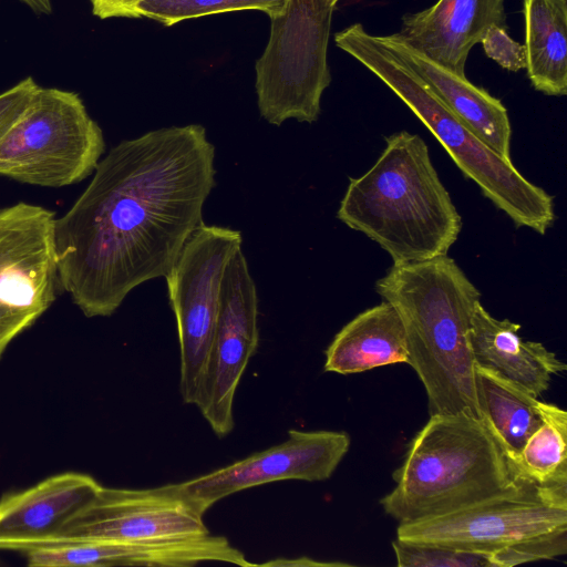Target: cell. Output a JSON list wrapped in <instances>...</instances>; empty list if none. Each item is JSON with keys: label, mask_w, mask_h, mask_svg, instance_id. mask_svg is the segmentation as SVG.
Segmentation results:
<instances>
[{"label": "cell", "mask_w": 567, "mask_h": 567, "mask_svg": "<svg viewBox=\"0 0 567 567\" xmlns=\"http://www.w3.org/2000/svg\"><path fill=\"white\" fill-rule=\"evenodd\" d=\"M284 3L285 0H142L134 9V18L169 27L187 19L238 10H260L270 16Z\"/></svg>", "instance_id": "23"}, {"label": "cell", "mask_w": 567, "mask_h": 567, "mask_svg": "<svg viewBox=\"0 0 567 567\" xmlns=\"http://www.w3.org/2000/svg\"><path fill=\"white\" fill-rule=\"evenodd\" d=\"M375 290L402 320L409 364L425 389L430 415L482 417L470 339L481 292L454 259L393 264Z\"/></svg>", "instance_id": "2"}, {"label": "cell", "mask_w": 567, "mask_h": 567, "mask_svg": "<svg viewBox=\"0 0 567 567\" xmlns=\"http://www.w3.org/2000/svg\"><path fill=\"white\" fill-rule=\"evenodd\" d=\"M255 566H274V567H315V566H351L347 563L339 561H319L309 557L300 558H276L262 564H256Z\"/></svg>", "instance_id": "29"}, {"label": "cell", "mask_w": 567, "mask_h": 567, "mask_svg": "<svg viewBox=\"0 0 567 567\" xmlns=\"http://www.w3.org/2000/svg\"><path fill=\"white\" fill-rule=\"evenodd\" d=\"M380 499L399 524L439 516L508 489L515 482L502 446L483 417L433 414L394 471Z\"/></svg>", "instance_id": "5"}, {"label": "cell", "mask_w": 567, "mask_h": 567, "mask_svg": "<svg viewBox=\"0 0 567 567\" xmlns=\"http://www.w3.org/2000/svg\"><path fill=\"white\" fill-rule=\"evenodd\" d=\"M337 217L381 246L393 264L445 256L462 229L426 143L408 131L388 136L373 166L350 179Z\"/></svg>", "instance_id": "3"}, {"label": "cell", "mask_w": 567, "mask_h": 567, "mask_svg": "<svg viewBox=\"0 0 567 567\" xmlns=\"http://www.w3.org/2000/svg\"><path fill=\"white\" fill-rule=\"evenodd\" d=\"M567 553V528L512 545L489 555L492 567H511Z\"/></svg>", "instance_id": "25"}, {"label": "cell", "mask_w": 567, "mask_h": 567, "mask_svg": "<svg viewBox=\"0 0 567 567\" xmlns=\"http://www.w3.org/2000/svg\"><path fill=\"white\" fill-rule=\"evenodd\" d=\"M349 447L350 436L346 432L290 430L282 443L177 486L204 516L220 499L251 487L287 480H328Z\"/></svg>", "instance_id": "13"}, {"label": "cell", "mask_w": 567, "mask_h": 567, "mask_svg": "<svg viewBox=\"0 0 567 567\" xmlns=\"http://www.w3.org/2000/svg\"><path fill=\"white\" fill-rule=\"evenodd\" d=\"M394 363L409 364L402 320L386 301L349 321L326 350L324 371L339 374L364 372Z\"/></svg>", "instance_id": "19"}, {"label": "cell", "mask_w": 567, "mask_h": 567, "mask_svg": "<svg viewBox=\"0 0 567 567\" xmlns=\"http://www.w3.org/2000/svg\"><path fill=\"white\" fill-rule=\"evenodd\" d=\"M214 161L200 124L124 140L100 159L53 225L60 288L85 317L113 315L134 288L168 274L203 223Z\"/></svg>", "instance_id": "1"}, {"label": "cell", "mask_w": 567, "mask_h": 567, "mask_svg": "<svg viewBox=\"0 0 567 567\" xmlns=\"http://www.w3.org/2000/svg\"><path fill=\"white\" fill-rule=\"evenodd\" d=\"M480 43L485 54L507 71L517 72L526 69L525 44L513 40L507 33V27H489Z\"/></svg>", "instance_id": "26"}, {"label": "cell", "mask_w": 567, "mask_h": 567, "mask_svg": "<svg viewBox=\"0 0 567 567\" xmlns=\"http://www.w3.org/2000/svg\"><path fill=\"white\" fill-rule=\"evenodd\" d=\"M40 86L28 76L0 93V140L32 100Z\"/></svg>", "instance_id": "27"}, {"label": "cell", "mask_w": 567, "mask_h": 567, "mask_svg": "<svg viewBox=\"0 0 567 567\" xmlns=\"http://www.w3.org/2000/svg\"><path fill=\"white\" fill-rule=\"evenodd\" d=\"M429 84L445 106L498 155L511 159L512 127L501 100L439 64L404 41L399 33L380 35Z\"/></svg>", "instance_id": "18"}, {"label": "cell", "mask_w": 567, "mask_h": 567, "mask_svg": "<svg viewBox=\"0 0 567 567\" xmlns=\"http://www.w3.org/2000/svg\"><path fill=\"white\" fill-rule=\"evenodd\" d=\"M92 12L100 19L134 18V9L142 0H90Z\"/></svg>", "instance_id": "28"}, {"label": "cell", "mask_w": 567, "mask_h": 567, "mask_svg": "<svg viewBox=\"0 0 567 567\" xmlns=\"http://www.w3.org/2000/svg\"><path fill=\"white\" fill-rule=\"evenodd\" d=\"M567 528V487L515 478L506 491L439 516L399 524L396 539L491 555Z\"/></svg>", "instance_id": "8"}, {"label": "cell", "mask_w": 567, "mask_h": 567, "mask_svg": "<svg viewBox=\"0 0 567 567\" xmlns=\"http://www.w3.org/2000/svg\"><path fill=\"white\" fill-rule=\"evenodd\" d=\"M203 515L181 493L177 483L154 488L102 486L42 546L80 542H158L209 534ZM41 547V546H40Z\"/></svg>", "instance_id": "12"}, {"label": "cell", "mask_w": 567, "mask_h": 567, "mask_svg": "<svg viewBox=\"0 0 567 567\" xmlns=\"http://www.w3.org/2000/svg\"><path fill=\"white\" fill-rule=\"evenodd\" d=\"M399 567H492L488 554L392 542Z\"/></svg>", "instance_id": "24"}, {"label": "cell", "mask_w": 567, "mask_h": 567, "mask_svg": "<svg viewBox=\"0 0 567 567\" xmlns=\"http://www.w3.org/2000/svg\"><path fill=\"white\" fill-rule=\"evenodd\" d=\"M526 70L536 91L567 94V0H524Z\"/></svg>", "instance_id": "20"}, {"label": "cell", "mask_w": 567, "mask_h": 567, "mask_svg": "<svg viewBox=\"0 0 567 567\" xmlns=\"http://www.w3.org/2000/svg\"><path fill=\"white\" fill-rule=\"evenodd\" d=\"M492 25L506 27L504 0H437L404 14L398 33L439 64L465 75L471 49Z\"/></svg>", "instance_id": "16"}, {"label": "cell", "mask_w": 567, "mask_h": 567, "mask_svg": "<svg viewBox=\"0 0 567 567\" xmlns=\"http://www.w3.org/2000/svg\"><path fill=\"white\" fill-rule=\"evenodd\" d=\"M258 342L257 290L239 248L225 267L215 332L194 404L218 437L234 429L236 390Z\"/></svg>", "instance_id": "11"}, {"label": "cell", "mask_w": 567, "mask_h": 567, "mask_svg": "<svg viewBox=\"0 0 567 567\" xmlns=\"http://www.w3.org/2000/svg\"><path fill=\"white\" fill-rule=\"evenodd\" d=\"M475 391L482 417L502 446L506 460L513 458L542 424L540 401L481 367H475Z\"/></svg>", "instance_id": "21"}, {"label": "cell", "mask_w": 567, "mask_h": 567, "mask_svg": "<svg viewBox=\"0 0 567 567\" xmlns=\"http://www.w3.org/2000/svg\"><path fill=\"white\" fill-rule=\"evenodd\" d=\"M519 329L518 323L496 319L478 303L470 336L474 362L538 398L567 367L543 343L523 340Z\"/></svg>", "instance_id": "17"}, {"label": "cell", "mask_w": 567, "mask_h": 567, "mask_svg": "<svg viewBox=\"0 0 567 567\" xmlns=\"http://www.w3.org/2000/svg\"><path fill=\"white\" fill-rule=\"evenodd\" d=\"M334 42L405 103L496 208L518 227L540 235L547 231L555 220L553 197L526 179L512 159L498 155L457 118L380 35L370 34L361 23H354L336 33Z\"/></svg>", "instance_id": "4"}, {"label": "cell", "mask_w": 567, "mask_h": 567, "mask_svg": "<svg viewBox=\"0 0 567 567\" xmlns=\"http://www.w3.org/2000/svg\"><path fill=\"white\" fill-rule=\"evenodd\" d=\"M54 219L48 208L23 202L0 208V359L55 300Z\"/></svg>", "instance_id": "10"}, {"label": "cell", "mask_w": 567, "mask_h": 567, "mask_svg": "<svg viewBox=\"0 0 567 567\" xmlns=\"http://www.w3.org/2000/svg\"><path fill=\"white\" fill-rule=\"evenodd\" d=\"M542 424L508 460L514 478L543 487H567V412L540 401Z\"/></svg>", "instance_id": "22"}, {"label": "cell", "mask_w": 567, "mask_h": 567, "mask_svg": "<svg viewBox=\"0 0 567 567\" xmlns=\"http://www.w3.org/2000/svg\"><path fill=\"white\" fill-rule=\"evenodd\" d=\"M105 142L80 95L39 87L0 140V176L42 187H64L93 174Z\"/></svg>", "instance_id": "6"}, {"label": "cell", "mask_w": 567, "mask_h": 567, "mask_svg": "<svg viewBox=\"0 0 567 567\" xmlns=\"http://www.w3.org/2000/svg\"><path fill=\"white\" fill-rule=\"evenodd\" d=\"M100 487L87 474L65 472L4 495L0 499V550L25 553L44 545Z\"/></svg>", "instance_id": "14"}, {"label": "cell", "mask_w": 567, "mask_h": 567, "mask_svg": "<svg viewBox=\"0 0 567 567\" xmlns=\"http://www.w3.org/2000/svg\"><path fill=\"white\" fill-rule=\"evenodd\" d=\"M49 567L157 566L190 567L202 563L255 566L224 536L212 535L158 540H80L52 545L43 551Z\"/></svg>", "instance_id": "15"}, {"label": "cell", "mask_w": 567, "mask_h": 567, "mask_svg": "<svg viewBox=\"0 0 567 567\" xmlns=\"http://www.w3.org/2000/svg\"><path fill=\"white\" fill-rule=\"evenodd\" d=\"M239 230L202 223L165 276L179 342V392L195 404L210 350L225 267L241 248Z\"/></svg>", "instance_id": "9"}, {"label": "cell", "mask_w": 567, "mask_h": 567, "mask_svg": "<svg viewBox=\"0 0 567 567\" xmlns=\"http://www.w3.org/2000/svg\"><path fill=\"white\" fill-rule=\"evenodd\" d=\"M340 0H285L270 14V35L256 62L260 115L270 124L313 123L331 82L327 49L332 14Z\"/></svg>", "instance_id": "7"}, {"label": "cell", "mask_w": 567, "mask_h": 567, "mask_svg": "<svg viewBox=\"0 0 567 567\" xmlns=\"http://www.w3.org/2000/svg\"><path fill=\"white\" fill-rule=\"evenodd\" d=\"M28 4L33 11L44 14L52 12L51 0H21Z\"/></svg>", "instance_id": "30"}]
</instances>
